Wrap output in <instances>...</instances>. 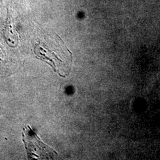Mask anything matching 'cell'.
I'll use <instances>...</instances> for the list:
<instances>
[{"instance_id":"obj_2","label":"cell","mask_w":160,"mask_h":160,"mask_svg":"<svg viewBox=\"0 0 160 160\" xmlns=\"http://www.w3.org/2000/svg\"><path fill=\"white\" fill-rule=\"evenodd\" d=\"M23 141L29 160L55 159L58 156L57 152L43 143L29 125L23 128Z\"/></svg>"},{"instance_id":"obj_1","label":"cell","mask_w":160,"mask_h":160,"mask_svg":"<svg viewBox=\"0 0 160 160\" xmlns=\"http://www.w3.org/2000/svg\"><path fill=\"white\" fill-rule=\"evenodd\" d=\"M37 42L34 44L36 56L49 64L61 77L69 74L72 55L57 34L42 28L37 30Z\"/></svg>"}]
</instances>
